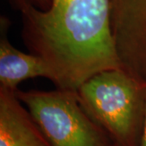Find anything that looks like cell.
Wrapping results in <instances>:
<instances>
[{
    "mask_svg": "<svg viewBox=\"0 0 146 146\" xmlns=\"http://www.w3.org/2000/svg\"><path fill=\"white\" fill-rule=\"evenodd\" d=\"M10 21L4 16L0 21V86L16 92L27 79L44 77L50 80L51 74L42 58L25 54L13 46L7 38Z\"/></svg>",
    "mask_w": 146,
    "mask_h": 146,
    "instance_id": "cell-6",
    "label": "cell"
},
{
    "mask_svg": "<svg viewBox=\"0 0 146 146\" xmlns=\"http://www.w3.org/2000/svg\"><path fill=\"white\" fill-rule=\"evenodd\" d=\"M16 92L0 86V146H50Z\"/></svg>",
    "mask_w": 146,
    "mask_h": 146,
    "instance_id": "cell-5",
    "label": "cell"
},
{
    "mask_svg": "<svg viewBox=\"0 0 146 146\" xmlns=\"http://www.w3.org/2000/svg\"><path fill=\"white\" fill-rule=\"evenodd\" d=\"M33 3H36L37 7L41 8V10H47L51 4V0H31Z\"/></svg>",
    "mask_w": 146,
    "mask_h": 146,
    "instance_id": "cell-7",
    "label": "cell"
},
{
    "mask_svg": "<svg viewBox=\"0 0 146 146\" xmlns=\"http://www.w3.org/2000/svg\"><path fill=\"white\" fill-rule=\"evenodd\" d=\"M16 95L25 104L50 146H115L84 110L76 91L17 89Z\"/></svg>",
    "mask_w": 146,
    "mask_h": 146,
    "instance_id": "cell-3",
    "label": "cell"
},
{
    "mask_svg": "<svg viewBox=\"0 0 146 146\" xmlns=\"http://www.w3.org/2000/svg\"><path fill=\"white\" fill-rule=\"evenodd\" d=\"M80 104L115 146H140L146 105V84L123 69L106 70L77 89Z\"/></svg>",
    "mask_w": 146,
    "mask_h": 146,
    "instance_id": "cell-2",
    "label": "cell"
},
{
    "mask_svg": "<svg viewBox=\"0 0 146 146\" xmlns=\"http://www.w3.org/2000/svg\"><path fill=\"white\" fill-rule=\"evenodd\" d=\"M140 146H146V105H145V119H144V125L142 130Z\"/></svg>",
    "mask_w": 146,
    "mask_h": 146,
    "instance_id": "cell-8",
    "label": "cell"
},
{
    "mask_svg": "<svg viewBox=\"0 0 146 146\" xmlns=\"http://www.w3.org/2000/svg\"><path fill=\"white\" fill-rule=\"evenodd\" d=\"M110 5L121 68L146 83V0H110Z\"/></svg>",
    "mask_w": 146,
    "mask_h": 146,
    "instance_id": "cell-4",
    "label": "cell"
},
{
    "mask_svg": "<svg viewBox=\"0 0 146 146\" xmlns=\"http://www.w3.org/2000/svg\"><path fill=\"white\" fill-rule=\"evenodd\" d=\"M11 3L21 15L23 42L44 60L56 89L77 91L94 75L121 69L110 0H51L46 11L31 0Z\"/></svg>",
    "mask_w": 146,
    "mask_h": 146,
    "instance_id": "cell-1",
    "label": "cell"
}]
</instances>
